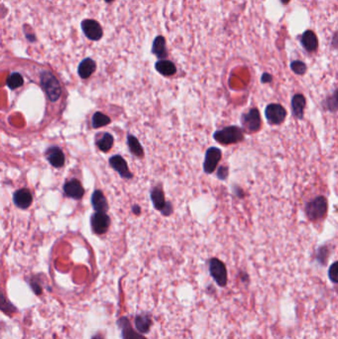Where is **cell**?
<instances>
[{"label":"cell","instance_id":"cell-1","mask_svg":"<svg viewBox=\"0 0 338 339\" xmlns=\"http://www.w3.org/2000/svg\"><path fill=\"white\" fill-rule=\"evenodd\" d=\"M327 200L323 196L317 197L306 203L304 210L307 219L312 222L322 220L327 213Z\"/></svg>","mask_w":338,"mask_h":339},{"label":"cell","instance_id":"cell-2","mask_svg":"<svg viewBox=\"0 0 338 339\" xmlns=\"http://www.w3.org/2000/svg\"><path fill=\"white\" fill-rule=\"evenodd\" d=\"M213 138L216 142L221 145L236 144L244 140V132L238 126H227L220 130H217L213 134Z\"/></svg>","mask_w":338,"mask_h":339},{"label":"cell","instance_id":"cell-3","mask_svg":"<svg viewBox=\"0 0 338 339\" xmlns=\"http://www.w3.org/2000/svg\"><path fill=\"white\" fill-rule=\"evenodd\" d=\"M41 85L51 102L59 100L62 94V88L58 80L50 71H43L41 74Z\"/></svg>","mask_w":338,"mask_h":339},{"label":"cell","instance_id":"cell-4","mask_svg":"<svg viewBox=\"0 0 338 339\" xmlns=\"http://www.w3.org/2000/svg\"><path fill=\"white\" fill-rule=\"evenodd\" d=\"M241 123L248 133H256L262 127V119L257 108H251L241 116Z\"/></svg>","mask_w":338,"mask_h":339},{"label":"cell","instance_id":"cell-5","mask_svg":"<svg viewBox=\"0 0 338 339\" xmlns=\"http://www.w3.org/2000/svg\"><path fill=\"white\" fill-rule=\"evenodd\" d=\"M151 200L154 208L161 211L163 215L168 216L173 212V206L170 203L166 202L165 193L161 186H155L151 190Z\"/></svg>","mask_w":338,"mask_h":339},{"label":"cell","instance_id":"cell-6","mask_svg":"<svg viewBox=\"0 0 338 339\" xmlns=\"http://www.w3.org/2000/svg\"><path fill=\"white\" fill-rule=\"evenodd\" d=\"M209 273L220 287H225L227 284V270L222 261L212 258L209 261Z\"/></svg>","mask_w":338,"mask_h":339},{"label":"cell","instance_id":"cell-7","mask_svg":"<svg viewBox=\"0 0 338 339\" xmlns=\"http://www.w3.org/2000/svg\"><path fill=\"white\" fill-rule=\"evenodd\" d=\"M265 117L270 124L280 125L287 117V110L279 103H270L265 108Z\"/></svg>","mask_w":338,"mask_h":339},{"label":"cell","instance_id":"cell-8","mask_svg":"<svg viewBox=\"0 0 338 339\" xmlns=\"http://www.w3.org/2000/svg\"><path fill=\"white\" fill-rule=\"evenodd\" d=\"M222 157V152L220 148L216 147H210L207 149L204 157V162H203V171L205 174H211L213 173L217 165H219L220 161L221 160Z\"/></svg>","mask_w":338,"mask_h":339},{"label":"cell","instance_id":"cell-9","mask_svg":"<svg viewBox=\"0 0 338 339\" xmlns=\"http://www.w3.org/2000/svg\"><path fill=\"white\" fill-rule=\"evenodd\" d=\"M110 225V219L106 213L95 212L91 216V228L96 234H104Z\"/></svg>","mask_w":338,"mask_h":339},{"label":"cell","instance_id":"cell-10","mask_svg":"<svg viewBox=\"0 0 338 339\" xmlns=\"http://www.w3.org/2000/svg\"><path fill=\"white\" fill-rule=\"evenodd\" d=\"M82 28L85 36L93 41H98L102 37V28L99 22L94 20H84L82 23Z\"/></svg>","mask_w":338,"mask_h":339},{"label":"cell","instance_id":"cell-11","mask_svg":"<svg viewBox=\"0 0 338 339\" xmlns=\"http://www.w3.org/2000/svg\"><path fill=\"white\" fill-rule=\"evenodd\" d=\"M109 164L123 179L130 180L133 178V175L129 171V168L126 161L121 156L116 155L111 157L109 160Z\"/></svg>","mask_w":338,"mask_h":339},{"label":"cell","instance_id":"cell-12","mask_svg":"<svg viewBox=\"0 0 338 339\" xmlns=\"http://www.w3.org/2000/svg\"><path fill=\"white\" fill-rule=\"evenodd\" d=\"M64 191L68 197L72 198L75 200L82 199L84 196V186H82L81 182L78 180H72V181L67 183L64 186Z\"/></svg>","mask_w":338,"mask_h":339},{"label":"cell","instance_id":"cell-13","mask_svg":"<svg viewBox=\"0 0 338 339\" xmlns=\"http://www.w3.org/2000/svg\"><path fill=\"white\" fill-rule=\"evenodd\" d=\"M117 323H118L120 329H121V331H122V338L123 339H147L146 337H144L143 335L136 332L132 328L130 322L128 321L127 318H122V319L118 320Z\"/></svg>","mask_w":338,"mask_h":339},{"label":"cell","instance_id":"cell-14","mask_svg":"<svg viewBox=\"0 0 338 339\" xmlns=\"http://www.w3.org/2000/svg\"><path fill=\"white\" fill-rule=\"evenodd\" d=\"M46 157L55 168H62L65 165V155L59 147H50L46 151Z\"/></svg>","mask_w":338,"mask_h":339},{"label":"cell","instance_id":"cell-15","mask_svg":"<svg viewBox=\"0 0 338 339\" xmlns=\"http://www.w3.org/2000/svg\"><path fill=\"white\" fill-rule=\"evenodd\" d=\"M14 203L15 204L20 207V208H28L32 202H33V198H32V195H31V192L26 189V188H22V189H19L17 190L15 193H14Z\"/></svg>","mask_w":338,"mask_h":339},{"label":"cell","instance_id":"cell-16","mask_svg":"<svg viewBox=\"0 0 338 339\" xmlns=\"http://www.w3.org/2000/svg\"><path fill=\"white\" fill-rule=\"evenodd\" d=\"M91 203H92V206L96 212L106 213V211L108 210V203L106 202L105 197L103 196L102 191H101V190H95L92 193Z\"/></svg>","mask_w":338,"mask_h":339},{"label":"cell","instance_id":"cell-17","mask_svg":"<svg viewBox=\"0 0 338 339\" xmlns=\"http://www.w3.org/2000/svg\"><path fill=\"white\" fill-rule=\"evenodd\" d=\"M291 104H292V110H293L294 115L297 118L302 119L304 117V107L306 104V101H305L304 96L301 93L295 94L292 99Z\"/></svg>","mask_w":338,"mask_h":339},{"label":"cell","instance_id":"cell-18","mask_svg":"<svg viewBox=\"0 0 338 339\" xmlns=\"http://www.w3.org/2000/svg\"><path fill=\"white\" fill-rule=\"evenodd\" d=\"M155 68L158 70V72H160L162 76L165 77H172L177 72V68L175 64L168 60H161L157 62Z\"/></svg>","mask_w":338,"mask_h":339},{"label":"cell","instance_id":"cell-19","mask_svg":"<svg viewBox=\"0 0 338 339\" xmlns=\"http://www.w3.org/2000/svg\"><path fill=\"white\" fill-rule=\"evenodd\" d=\"M302 44L307 52L316 51L318 49V45H319L317 35L310 30L305 31L302 37Z\"/></svg>","mask_w":338,"mask_h":339},{"label":"cell","instance_id":"cell-20","mask_svg":"<svg viewBox=\"0 0 338 339\" xmlns=\"http://www.w3.org/2000/svg\"><path fill=\"white\" fill-rule=\"evenodd\" d=\"M96 68V64L91 59H84L79 66V75L82 79H88Z\"/></svg>","mask_w":338,"mask_h":339},{"label":"cell","instance_id":"cell-21","mask_svg":"<svg viewBox=\"0 0 338 339\" xmlns=\"http://www.w3.org/2000/svg\"><path fill=\"white\" fill-rule=\"evenodd\" d=\"M152 52L159 59H165L168 56L167 48H166V40L164 37L159 36L155 39L152 47Z\"/></svg>","mask_w":338,"mask_h":339},{"label":"cell","instance_id":"cell-22","mask_svg":"<svg viewBox=\"0 0 338 339\" xmlns=\"http://www.w3.org/2000/svg\"><path fill=\"white\" fill-rule=\"evenodd\" d=\"M135 325L140 333H147L152 326V319L149 316H138L135 319Z\"/></svg>","mask_w":338,"mask_h":339},{"label":"cell","instance_id":"cell-23","mask_svg":"<svg viewBox=\"0 0 338 339\" xmlns=\"http://www.w3.org/2000/svg\"><path fill=\"white\" fill-rule=\"evenodd\" d=\"M127 143H128V147H129L130 152L134 156H136L138 158H143L144 157V150H143V148L141 146L140 142L138 141V139L135 136L129 134L128 135V139H127Z\"/></svg>","mask_w":338,"mask_h":339},{"label":"cell","instance_id":"cell-24","mask_svg":"<svg viewBox=\"0 0 338 339\" xmlns=\"http://www.w3.org/2000/svg\"><path fill=\"white\" fill-rule=\"evenodd\" d=\"M113 143H114L113 136L109 133H104L101 136V138H100L98 140V142H96V144H98V147L102 152H108L112 148Z\"/></svg>","mask_w":338,"mask_h":339},{"label":"cell","instance_id":"cell-25","mask_svg":"<svg viewBox=\"0 0 338 339\" xmlns=\"http://www.w3.org/2000/svg\"><path fill=\"white\" fill-rule=\"evenodd\" d=\"M110 123V118L101 113V112H95L92 116V126L93 128H101L102 126H105Z\"/></svg>","mask_w":338,"mask_h":339},{"label":"cell","instance_id":"cell-26","mask_svg":"<svg viewBox=\"0 0 338 339\" xmlns=\"http://www.w3.org/2000/svg\"><path fill=\"white\" fill-rule=\"evenodd\" d=\"M0 310L6 314H9V316L16 312V307L6 300L5 296L1 292H0Z\"/></svg>","mask_w":338,"mask_h":339},{"label":"cell","instance_id":"cell-27","mask_svg":"<svg viewBox=\"0 0 338 339\" xmlns=\"http://www.w3.org/2000/svg\"><path fill=\"white\" fill-rule=\"evenodd\" d=\"M23 84H24L23 77L20 74H18V72H13V74H11L7 79V85L11 89L18 88L22 86Z\"/></svg>","mask_w":338,"mask_h":339},{"label":"cell","instance_id":"cell-28","mask_svg":"<svg viewBox=\"0 0 338 339\" xmlns=\"http://www.w3.org/2000/svg\"><path fill=\"white\" fill-rule=\"evenodd\" d=\"M291 68L292 70L297 75L303 76L305 74L306 71V66L304 62L302 61H294L291 63Z\"/></svg>","mask_w":338,"mask_h":339},{"label":"cell","instance_id":"cell-29","mask_svg":"<svg viewBox=\"0 0 338 339\" xmlns=\"http://www.w3.org/2000/svg\"><path fill=\"white\" fill-rule=\"evenodd\" d=\"M327 257H328V248L325 247V246H322L319 249L318 251V260L321 264L324 265L326 263V260H327Z\"/></svg>","mask_w":338,"mask_h":339},{"label":"cell","instance_id":"cell-30","mask_svg":"<svg viewBox=\"0 0 338 339\" xmlns=\"http://www.w3.org/2000/svg\"><path fill=\"white\" fill-rule=\"evenodd\" d=\"M328 277L333 284H337V262H334L329 268Z\"/></svg>","mask_w":338,"mask_h":339},{"label":"cell","instance_id":"cell-31","mask_svg":"<svg viewBox=\"0 0 338 339\" xmlns=\"http://www.w3.org/2000/svg\"><path fill=\"white\" fill-rule=\"evenodd\" d=\"M326 108L330 111H336L337 109V96H336V91L334 92L333 96L332 98H329L326 102V104H325Z\"/></svg>","mask_w":338,"mask_h":339},{"label":"cell","instance_id":"cell-32","mask_svg":"<svg viewBox=\"0 0 338 339\" xmlns=\"http://www.w3.org/2000/svg\"><path fill=\"white\" fill-rule=\"evenodd\" d=\"M228 176V168L222 166L220 168L219 171H217V178L220 180H225Z\"/></svg>","mask_w":338,"mask_h":339},{"label":"cell","instance_id":"cell-33","mask_svg":"<svg viewBox=\"0 0 338 339\" xmlns=\"http://www.w3.org/2000/svg\"><path fill=\"white\" fill-rule=\"evenodd\" d=\"M31 287H32V288L34 289V292H35L37 295L42 294V288H41V287L39 286V284H38L37 282L32 281V282H31Z\"/></svg>","mask_w":338,"mask_h":339},{"label":"cell","instance_id":"cell-34","mask_svg":"<svg viewBox=\"0 0 338 339\" xmlns=\"http://www.w3.org/2000/svg\"><path fill=\"white\" fill-rule=\"evenodd\" d=\"M261 81H262L263 84H269V83H271L273 81V78H272V76L270 74H264L262 76V78H261Z\"/></svg>","mask_w":338,"mask_h":339},{"label":"cell","instance_id":"cell-35","mask_svg":"<svg viewBox=\"0 0 338 339\" xmlns=\"http://www.w3.org/2000/svg\"><path fill=\"white\" fill-rule=\"evenodd\" d=\"M132 210H133V212H134L135 214H137V215L141 213V208H140V206H139V205H133Z\"/></svg>","mask_w":338,"mask_h":339},{"label":"cell","instance_id":"cell-36","mask_svg":"<svg viewBox=\"0 0 338 339\" xmlns=\"http://www.w3.org/2000/svg\"><path fill=\"white\" fill-rule=\"evenodd\" d=\"M91 339H103L102 338V336L101 335H100V334H96V335H94Z\"/></svg>","mask_w":338,"mask_h":339},{"label":"cell","instance_id":"cell-37","mask_svg":"<svg viewBox=\"0 0 338 339\" xmlns=\"http://www.w3.org/2000/svg\"><path fill=\"white\" fill-rule=\"evenodd\" d=\"M281 2L284 4H287L289 2V0H281Z\"/></svg>","mask_w":338,"mask_h":339},{"label":"cell","instance_id":"cell-38","mask_svg":"<svg viewBox=\"0 0 338 339\" xmlns=\"http://www.w3.org/2000/svg\"><path fill=\"white\" fill-rule=\"evenodd\" d=\"M105 1L106 2H111V1H113V0H105Z\"/></svg>","mask_w":338,"mask_h":339}]
</instances>
